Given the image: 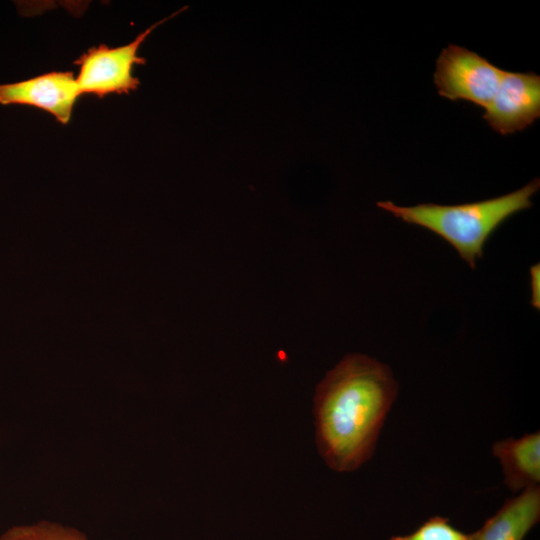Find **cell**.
<instances>
[{"instance_id":"3957f363","label":"cell","mask_w":540,"mask_h":540,"mask_svg":"<svg viewBox=\"0 0 540 540\" xmlns=\"http://www.w3.org/2000/svg\"><path fill=\"white\" fill-rule=\"evenodd\" d=\"M182 10L153 24L126 45L111 48L100 44L80 55L73 63L79 66L76 82L81 95L93 94L103 98L109 94L135 91L140 81L133 74L134 66L146 64L145 58L137 54L139 47L157 26Z\"/></svg>"},{"instance_id":"277c9868","label":"cell","mask_w":540,"mask_h":540,"mask_svg":"<svg viewBox=\"0 0 540 540\" xmlns=\"http://www.w3.org/2000/svg\"><path fill=\"white\" fill-rule=\"evenodd\" d=\"M504 70L467 48L448 45L439 54L434 84L439 95L465 100L486 109L494 98Z\"/></svg>"},{"instance_id":"8992f818","label":"cell","mask_w":540,"mask_h":540,"mask_svg":"<svg viewBox=\"0 0 540 540\" xmlns=\"http://www.w3.org/2000/svg\"><path fill=\"white\" fill-rule=\"evenodd\" d=\"M81 96L72 71H53L16 83L0 84V104L36 107L68 124Z\"/></svg>"},{"instance_id":"6da1fadb","label":"cell","mask_w":540,"mask_h":540,"mask_svg":"<svg viewBox=\"0 0 540 540\" xmlns=\"http://www.w3.org/2000/svg\"><path fill=\"white\" fill-rule=\"evenodd\" d=\"M398 393L389 366L364 354L345 356L314 396L316 444L325 463L352 472L368 461Z\"/></svg>"},{"instance_id":"8fae6325","label":"cell","mask_w":540,"mask_h":540,"mask_svg":"<svg viewBox=\"0 0 540 540\" xmlns=\"http://www.w3.org/2000/svg\"><path fill=\"white\" fill-rule=\"evenodd\" d=\"M530 276H531V305L539 310L540 308V290H539V277H540V267L539 263L530 267Z\"/></svg>"},{"instance_id":"ba28073f","label":"cell","mask_w":540,"mask_h":540,"mask_svg":"<svg viewBox=\"0 0 540 540\" xmlns=\"http://www.w3.org/2000/svg\"><path fill=\"white\" fill-rule=\"evenodd\" d=\"M492 453L502 465L504 483L512 492L540 482V432L496 441Z\"/></svg>"},{"instance_id":"30bf717a","label":"cell","mask_w":540,"mask_h":540,"mask_svg":"<svg viewBox=\"0 0 540 540\" xmlns=\"http://www.w3.org/2000/svg\"><path fill=\"white\" fill-rule=\"evenodd\" d=\"M389 540H470V534L454 527L448 518L433 516L412 533L393 536Z\"/></svg>"},{"instance_id":"9c48e42d","label":"cell","mask_w":540,"mask_h":540,"mask_svg":"<svg viewBox=\"0 0 540 540\" xmlns=\"http://www.w3.org/2000/svg\"><path fill=\"white\" fill-rule=\"evenodd\" d=\"M0 540H88L79 530L59 523L40 521L32 525L14 526Z\"/></svg>"},{"instance_id":"7a4b0ae2","label":"cell","mask_w":540,"mask_h":540,"mask_svg":"<svg viewBox=\"0 0 540 540\" xmlns=\"http://www.w3.org/2000/svg\"><path fill=\"white\" fill-rule=\"evenodd\" d=\"M539 188L540 180L535 178L516 191L473 203H423L404 207L391 201H380L377 206L403 222L424 227L439 235L474 269L476 260L483 256L484 245L491 234L509 217L530 208L531 197Z\"/></svg>"},{"instance_id":"5b68a950","label":"cell","mask_w":540,"mask_h":540,"mask_svg":"<svg viewBox=\"0 0 540 540\" xmlns=\"http://www.w3.org/2000/svg\"><path fill=\"white\" fill-rule=\"evenodd\" d=\"M540 117V76L504 71L497 92L483 118L496 132L524 130Z\"/></svg>"},{"instance_id":"52a82bcc","label":"cell","mask_w":540,"mask_h":540,"mask_svg":"<svg viewBox=\"0 0 540 540\" xmlns=\"http://www.w3.org/2000/svg\"><path fill=\"white\" fill-rule=\"evenodd\" d=\"M539 520L540 488L537 485L507 498L479 530L470 534V540H524Z\"/></svg>"}]
</instances>
